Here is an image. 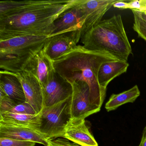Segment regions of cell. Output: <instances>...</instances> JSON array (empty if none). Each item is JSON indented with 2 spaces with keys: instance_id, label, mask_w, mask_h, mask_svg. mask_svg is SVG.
Returning a JSON list of instances; mask_svg holds the SVG:
<instances>
[{
  "instance_id": "6da1fadb",
  "label": "cell",
  "mask_w": 146,
  "mask_h": 146,
  "mask_svg": "<svg viewBox=\"0 0 146 146\" xmlns=\"http://www.w3.org/2000/svg\"><path fill=\"white\" fill-rule=\"evenodd\" d=\"M76 0L0 2V40L28 35L50 36L53 23Z\"/></svg>"
},
{
  "instance_id": "7a4b0ae2",
  "label": "cell",
  "mask_w": 146,
  "mask_h": 146,
  "mask_svg": "<svg viewBox=\"0 0 146 146\" xmlns=\"http://www.w3.org/2000/svg\"><path fill=\"white\" fill-rule=\"evenodd\" d=\"M119 60L106 53L90 51L78 45L73 50L53 61L55 72L71 84L86 83L90 90L91 104L101 108L106 90L99 84L98 75L102 64Z\"/></svg>"
},
{
  "instance_id": "3957f363",
  "label": "cell",
  "mask_w": 146,
  "mask_h": 146,
  "mask_svg": "<svg viewBox=\"0 0 146 146\" xmlns=\"http://www.w3.org/2000/svg\"><path fill=\"white\" fill-rule=\"evenodd\" d=\"M83 46L90 51L109 54L121 61H128L132 49L121 15L102 20L81 39Z\"/></svg>"
},
{
  "instance_id": "277c9868",
  "label": "cell",
  "mask_w": 146,
  "mask_h": 146,
  "mask_svg": "<svg viewBox=\"0 0 146 146\" xmlns=\"http://www.w3.org/2000/svg\"><path fill=\"white\" fill-rule=\"evenodd\" d=\"M50 37L28 35L0 40V68L17 73L23 70L30 60L43 49Z\"/></svg>"
},
{
  "instance_id": "5b68a950",
  "label": "cell",
  "mask_w": 146,
  "mask_h": 146,
  "mask_svg": "<svg viewBox=\"0 0 146 146\" xmlns=\"http://www.w3.org/2000/svg\"><path fill=\"white\" fill-rule=\"evenodd\" d=\"M71 97L58 104L43 108L40 114L39 131L48 139L62 137L71 120Z\"/></svg>"
},
{
  "instance_id": "8992f818",
  "label": "cell",
  "mask_w": 146,
  "mask_h": 146,
  "mask_svg": "<svg viewBox=\"0 0 146 146\" xmlns=\"http://www.w3.org/2000/svg\"><path fill=\"white\" fill-rule=\"evenodd\" d=\"M71 84L72 119H85L88 116L100 111L101 108L94 106L90 102V90L86 83L76 81Z\"/></svg>"
},
{
  "instance_id": "52a82bcc",
  "label": "cell",
  "mask_w": 146,
  "mask_h": 146,
  "mask_svg": "<svg viewBox=\"0 0 146 146\" xmlns=\"http://www.w3.org/2000/svg\"><path fill=\"white\" fill-rule=\"evenodd\" d=\"M119 0H78L83 11L85 20L78 34L81 40L82 36L102 21L106 13Z\"/></svg>"
},
{
  "instance_id": "ba28073f",
  "label": "cell",
  "mask_w": 146,
  "mask_h": 146,
  "mask_svg": "<svg viewBox=\"0 0 146 146\" xmlns=\"http://www.w3.org/2000/svg\"><path fill=\"white\" fill-rule=\"evenodd\" d=\"M85 16L76 0L74 5L61 13L54 22V30L49 37L74 31H80L84 23Z\"/></svg>"
},
{
  "instance_id": "9c48e42d",
  "label": "cell",
  "mask_w": 146,
  "mask_h": 146,
  "mask_svg": "<svg viewBox=\"0 0 146 146\" xmlns=\"http://www.w3.org/2000/svg\"><path fill=\"white\" fill-rule=\"evenodd\" d=\"M43 108L58 104L71 97L72 87L71 84L56 72L51 81L42 89Z\"/></svg>"
},
{
  "instance_id": "30bf717a",
  "label": "cell",
  "mask_w": 146,
  "mask_h": 146,
  "mask_svg": "<svg viewBox=\"0 0 146 146\" xmlns=\"http://www.w3.org/2000/svg\"><path fill=\"white\" fill-rule=\"evenodd\" d=\"M78 34V31H74L50 37L42 49L52 61H54L78 46L80 41Z\"/></svg>"
},
{
  "instance_id": "8fae6325",
  "label": "cell",
  "mask_w": 146,
  "mask_h": 146,
  "mask_svg": "<svg viewBox=\"0 0 146 146\" xmlns=\"http://www.w3.org/2000/svg\"><path fill=\"white\" fill-rule=\"evenodd\" d=\"M23 70L30 72L40 82L43 88L56 73L53 61L46 55L43 49L37 53L27 64Z\"/></svg>"
},
{
  "instance_id": "7c38bea8",
  "label": "cell",
  "mask_w": 146,
  "mask_h": 146,
  "mask_svg": "<svg viewBox=\"0 0 146 146\" xmlns=\"http://www.w3.org/2000/svg\"><path fill=\"white\" fill-rule=\"evenodd\" d=\"M20 80L26 97V102L35 111L36 114L43 108V97L40 82L29 72L23 70L16 73Z\"/></svg>"
},
{
  "instance_id": "4fadbf2b",
  "label": "cell",
  "mask_w": 146,
  "mask_h": 146,
  "mask_svg": "<svg viewBox=\"0 0 146 146\" xmlns=\"http://www.w3.org/2000/svg\"><path fill=\"white\" fill-rule=\"evenodd\" d=\"M62 137L80 146H98L85 119H71L66 127Z\"/></svg>"
},
{
  "instance_id": "5bb4252c",
  "label": "cell",
  "mask_w": 146,
  "mask_h": 146,
  "mask_svg": "<svg viewBox=\"0 0 146 146\" xmlns=\"http://www.w3.org/2000/svg\"><path fill=\"white\" fill-rule=\"evenodd\" d=\"M0 137L33 142L46 146L48 139L37 131L27 127L0 123Z\"/></svg>"
},
{
  "instance_id": "9a60e30c",
  "label": "cell",
  "mask_w": 146,
  "mask_h": 146,
  "mask_svg": "<svg viewBox=\"0 0 146 146\" xmlns=\"http://www.w3.org/2000/svg\"><path fill=\"white\" fill-rule=\"evenodd\" d=\"M0 89L16 103L26 102L22 83L16 73L1 70L0 71Z\"/></svg>"
},
{
  "instance_id": "2e32d148",
  "label": "cell",
  "mask_w": 146,
  "mask_h": 146,
  "mask_svg": "<svg viewBox=\"0 0 146 146\" xmlns=\"http://www.w3.org/2000/svg\"><path fill=\"white\" fill-rule=\"evenodd\" d=\"M129 64L126 61L117 60L103 63L99 69L98 80L101 87L107 89L109 83L127 71Z\"/></svg>"
},
{
  "instance_id": "e0dca14e",
  "label": "cell",
  "mask_w": 146,
  "mask_h": 146,
  "mask_svg": "<svg viewBox=\"0 0 146 146\" xmlns=\"http://www.w3.org/2000/svg\"><path fill=\"white\" fill-rule=\"evenodd\" d=\"M0 123L27 127L39 132L40 114L32 115L6 112L0 113Z\"/></svg>"
},
{
  "instance_id": "ac0fdd59",
  "label": "cell",
  "mask_w": 146,
  "mask_h": 146,
  "mask_svg": "<svg viewBox=\"0 0 146 146\" xmlns=\"http://www.w3.org/2000/svg\"><path fill=\"white\" fill-rule=\"evenodd\" d=\"M140 95L137 85L120 94H113L106 103L105 108L108 111H113L120 106L127 103L134 102Z\"/></svg>"
},
{
  "instance_id": "d6986e66",
  "label": "cell",
  "mask_w": 146,
  "mask_h": 146,
  "mask_svg": "<svg viewBox=\"0 0 146 146\" xmlns=\"http://www.w3.org/2000/svg\"><path fill=\"white\" fill-rule=\"evenodd\" d=\"M131 11L134 16L133 30L139 37L146 41V13L134 9Z\"/></svg>"
},
{
  "instance_id": "ffe728a7",
  "label": "cell",
  "mask_w": 146,
  "mask_h": 146,
  "mask_svg": "<svg viewBox=\"0 0 146 146\" xmlns=\"http://www.w3.org/2000/svg\"><path fill=\"white\" fill-rule=\"evenodd\" d=\"M17 104L0 89V113L10 112Z\"/></svg>"
},
{
  "instance_id": "44dd1931",
  "label": "cell",
  "mask_w": 146,
  "mask_h": 146,
  "mask_svg": "<svg viewBox=\"0 0 146 146\" xmlns=\"http://www.w3.org/2000/svg\"><path fill=\"white\" fill-rule=\"evenodd\" d=\"M36 143L0 137V146H35Z\"/></svg>"
},
{
  "instance_id": "7402d4cb",
  "label": "cell",
  "mask_w": 146,
  "mask_h": 146,
  "mask_svg": "<svg viewBox=\"0 0 146 146\" xmlns=\"http://www.w3.org/2000/svg\"><path fill=\"white\" fill-rule=\"evenodd\" d=\"M10 112L22 114H36L34 108L26 102L17 103Z\"/></svg>"
},
{
  "instance_id": "603a6c76",
  "label": "cell",
  "mask_w": 146,
  "mask_h": 146,
  "mask_svg": "<svg viewBox=\"0 0 146 146\" xmlns=\"http://www.w3.org/2000/svg\"><path fill=\"white\" fill-rule=\"evenodd\" d=\"M46 146H80L63 137L48 139Z\"/></svg>"
},
{
  "instance_id": "cb8c5ba5",
  "label": "cell",
  "mask_w": 146,
  "mask_h": 146,
  "mask_svg": "<svg viewBox=\"0 0 146 146\" xmlns=\"http://www.w3.org/2000/svg\"><path fill=\"white\" fill-rule=\"evenodd\" d=\"M138 146H146V125L143 129L141 140Z\"/></svg>"
},
{
  "instance_id": "d4e9b609",
  "label": "cell",
  "mask_w": 146,
  "mask_h": 146,
  "mask_svg": "<svg viewBox=\"0 0 146 146\" xmlns=\"http://www.w3.org/2000/svg\"><path fill=\"white\" fill-rule=\"evenodd\" d=\"M145 12H146V11H145Z\"/></svg>"
}]
</instances>
